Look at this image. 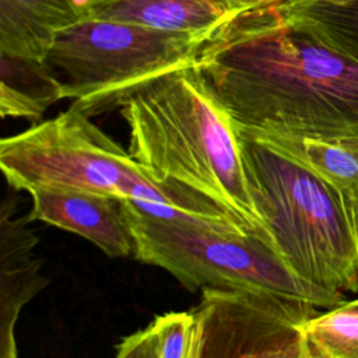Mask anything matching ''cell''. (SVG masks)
Listing matches in <instances>:
<instances>
[{
  "label": "cell",
  "instance_id": "cell-1",
  "mask_svg": "<svg viewBox=\"0 0 358 358\" xmlns=\"http://www.w3.org/2000/svg\"><path fill=\"white\" fill-rule=\"evenodd\" d=\"M196 64L236 126L358 154V63L271 10L236 15Z\"/></svg>",
  "mask_w": 358,
  "mask_h": 358
},
{
  "label": "cell",
  "instance_id": "cell-2",
  "mask_svg": "<svg viewBox=\"0 0 358 358\" xmlns=\"http://www.w3.org/2000/svg\"><path fill=\"white\" fill-rule=\"evenodd\" d=\"M120 113L129 152L154 182L201 194L249 231L264 232L248 192L236 124L196 62L138 87Z\"/></svg>",
  "mask_w": 358,
  "mask_h": 358
},
{
  "label": "cell",
  "instance_id": "cell-3",
  "mask_svg": "<svg viewBox=\"0 0 358 358\" xmlns=\"http://www.w3.org/2000/svg\"><path fill=\"white\" fill-rule=\"evenodd\" d=\"M0 168L14 190L109 194L157 217L189 215L231 228L243 224L217 203L154 182L143 166L76 106L0 141Z\"/></svg>",
  "mask_w": 358,
  "mask_h": 358
},
{
  "label": "cell",
  "instance_id": "cell-4",
  "mask_svg": "<svg viewBox=\"0 0 358 358\" xmlns=\"http://www.w3.org/2000/svg\"><path fill=\"white\" fill-rule=\"evenodd\" d=\"M245 180L262 228L303 281L358 291V236L337 193L309 168L236 126Z\"/></svg>",
  "mask_w": 358,
  "mask_h": 358
},
{
  "label": "cell",
  "instance_id": "cell-5",
  "mask_svg": "<svg viewBox=\"0 0 358 358\" xmlns=\"http://www.w3.org/2000/svg\"><path fill=\"white\" fill-rule=\"evenodd\" d=\"M134 259L166 270L186 288L274 295L336 308L344 295L301 280L281 259L266 232L238 229L189 215L157 217L124 200Z\"/></svg>",
  "mask_w": 358,
  "mask_h": 358
},
{
  "label": "cell",
  "instance_id": "cell-6",
  "mask_svg": "<svg viewBox=\"0 0 358 358\" xmlns=\"http://www.w3.org/2000/svg\"><path fill=\"white\" fill-rule=\"evenodd\" d=\"M203 36L88 18L62 31L42 60L64 98L88 116L115 108L143 84L192 64Z\"/></svg>",
  "mask_w": 358,
  "mask_h": 358
},
{
  "label": "cell",
  "instance_id": "cell-7",
  "mask_svg": "<svg viewBox=\"0 0 358 358\" xmlns=\"http://www.w3.org/2000/svg\"><path fill=\"white\" fill-rule=\"evenodd\" d=\"M187 358H306L302 324L316 306L274 295L204 289Z\"/></svg>",
  "mask_w": 358,
  "mask_h": 358
},
{
  "label": "cell",
  "instance_id": "cell-8",
  "mask_svg": "<svg viewBox=\"0 0 358 358\" xmlns=\"http://www.w3.org/2000/svg\"><path fill=\"white\" fill-rule=\"evenodd\" d=\"M29 196V221H42L77 234L109 257H134L136 242L126 218L124 200L57 189H35Z\"/></svg>",
  "mask_w": 358,
  "mask_h": 358
},
{
  "label": "cell",
  "instance_id": "cell-9",
  "mask_svg": "<svg viewBox=\"0 0 358 358\" xmlns=\"http://www.w3.org/2000/svg\"><path fill=\"white\" fill-rule=\"evenodd\" d=\"M17 200L7 194L0 213V358H18L15 324L22 308L48 284L35 256L38 239L28 215H15Z\"/></svg>",
  "mask_w": 358,
  "mask_h": 358
},
{
  "label": "cell",
  "instance_id": "cell-10",
  "mask_svg": "<svg viewBox=\"0 0 358 358\" xmlns=\"http://www.w3.org/2000/svg\"><path fill=\"white\" fill-rule=\"evenodd\" d=\"M115 0H0V55L42 62L56 36Z\"/></svg>",
  "mask_w": 358,
  "mask_h": 358
},
{
  "label": "cell",
  "instance_id": "cell-11",
  "mask_svg": "<svg viewBox=\"0 0 358 358\" xmlns=\"http://www.w3.org/2000/svg\"><path fill=\"white\" fill-rule=\"evenodd\" d=\"M235 17L228 0H115L96 8L91 18L210 39Z\"/></svg>",
  "mask_w": 358,
  "mask_h": 358
},
{
  "label": "cell",
  "instance_id": "cell-12",
  "mask_svg": "<svg viewBox=\"0 0 358 358\" xmlns=\"http://www.w3.org/2000/svg\"><path fill=\"white\" fill-rule=\"evenodd\" d=\"M252 133L260 136L320 176L340 197L358 236V154L340 144L320 138L259 131Z\"/></svg>",
  "mask_w": 358,
  "mask_h": 358
},
{
  "label": "cell",
  "instance_id": "cell-13",
  "mask_svg": "<svg viewBox=\"0 0 358 358\" xmlns=\"http://www.w3.org/2000/svg\"><path fill=\"white\" fill-rule=\"evenodd\" d=\"M271 11L358 63V0H288Z\"/></svg>",
  "mask_w": 358,
  "mask_h": 358
},
{
  "label": "cell",
  "instance_id": "cell-14",
  "mask_svg": "<svg viewBox=\"0 0 358 358\" xmlns=\"http://www.w3.org/2000/svg\"><path fill=\"white\" fill-rule=\"evenodd\" d=\"M0 112L3 117L39 119L64 98L63 88L43 62L0 55Z\"/></svg>",
  "mask_w": 358,
  "mask_h": 358
},
{
  "label": "cell",
  "instance_id": "cell-15",
  "mask_svg": "<svg viewBox=\"0 0 358 358\" xmlns=\"http://www.w3.org/2000/svg\"><path fill=\"white\" fill-rule=\"evenodd\" d=\"M306 358H358V310L344 303L302 324Z\"/></svg>",
  "mask_w": 358,
  "mask_h": 358
},
{
  "label": "cell",
  "instance_id": "cell-16",
  "mask_svg": "<svg viewBox=\"0 0 358 358\" xmlns=\"http://www.w3.org/2000/svg\"><path fill=\"white\" fill-rule=\"evenodd\" d=\"M158 358H187L192 347L194 317L192 312H168L151 322Z\"/></svg>",
  "mask_w": 358,
  "mask_h": 358
},
{
  "label": "cell",
  "instance_id": "cell-17",
  "mask_svg": "<svg viewBox=\"0 0 358 358\" xmlns=\"http://www.w3.org/2000/svg\"><path fill=\"white\" fill-rule=\"evenodd\" d=\"M115 358H158L157 337L152 324L124 337L116 348Z\"/></svg>",
  "mask_w": 358,
  "mask_h": 358
},
{
  "label": "cell",
  "instance_id": "cell-18",
  "mask_svg": "<svg viewBox=\"0 0 358 358\" xmlns=\"http://www.w3.org/2000/svg\"><path fill=\"white\" fill-rule=\"evenodd\" d=\"M285 1L288 0H228L236 15L262 10H273L280 7Z\"/></svg>",
  "mask_w": 358,
  "mask_h": 358
},
{
  "label": "cell",
  "instance_id": "cell-19",
  "mask_svg": "<svg viewBox=\"0 0 358 358\" xmlns=\"http://www.w3.org/2000/svg\"><path fill=\"white\" fill-rule=\"evenodd\" d=\"M345 305H347L348 308H351V309L358 310V299H357V301H351V302H345Z\"/></svg>",
  "mask_w": 358,
  "mask_h": 358
}]
</instances>
